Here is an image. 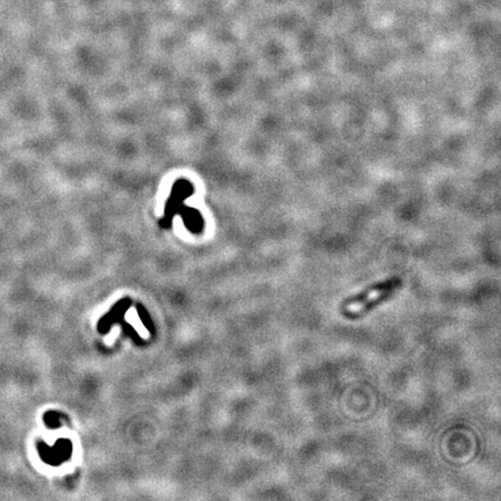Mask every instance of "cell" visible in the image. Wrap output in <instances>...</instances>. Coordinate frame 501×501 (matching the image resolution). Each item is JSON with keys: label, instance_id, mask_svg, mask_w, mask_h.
<instances>
[{"label": "cell", "instance_id": "7a4b0ae2", "mask_svg": "<svg viewBox=\"0 0 501 501\" xmlns=\"http://www.w3.org/2000/svg\"><path fill=\"white\" fill-rule=\"evenodd\" d=\"M395 291H396V289H389V290L382 291V294L380 293V296H377L375 298L371 297V301H369L367 304H365L364 306L361 307V309L355 310V311L343 310L342 314L346 315V317H350V318H353V319L362 317L363 315L368 314V312H370L372 309H375V307L377 305H380V304L384 303L385 301H388V299L392 296Z\"/></svg>", "mask_w": 501, "mask_h": 501}, {"label": "cell", "instance_id": "6da1fadb", "mask_svg": "<svg viewBox=\"0 0 501 501\" xmlns=\"http://www.w3.org/2000/svg\"><path fill=\"white\" fill-rule=\"evenodd\" d=\"M400 286H401V280L399 277H392V278H389V280L384 281V282H379V283H376V285L370 286L368 289H365L364 291H362V293H360V294L355 295V296H351V297H348L347 299H345L341 304V309L346 310V309H350V307L356 306V305H359V304L367 301L368 298L372 297L375 294H380V293H382V291L389 290V289H396L397 290Z\"/></svg>", "mask_w": 501, "mask_h": 501}]
</instances>
